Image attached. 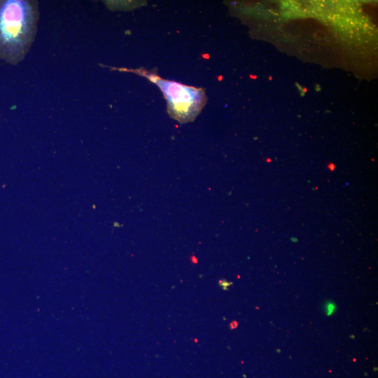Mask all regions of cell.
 Here are the masks:
<instances>
[{
    "label": "cell",
    "instance_id": "obj_1",
    "mask_svg": "<svg viewBox=\"0 0 378 378\" xmlns=\"http://www.w3.org/2000/svg\"><path fill=\"white\" fill-rule=\"evenodd\" d=\"M38 1L0 0V59L16 66L34 43L39 20Z\"/></svg>",
    "mask_w": 378,
    "mask_h": 378
},
{
    "label": "cell",
    "instance_id": "obj_2",
    "mask_svg": "<svg viewBox=\"0 0 378 378\" xmlns=\"http://www.w3.org/2000/svg\"><path fill=\"white\" fill-rule=\"evenodd\" d=\"M144 75L156 83L164 94L171 115L181 122L192 120L205 102V95L200 88L187 86L175 81L160 78L155 75L136 69H114Z\"/></svg>",
    "mask_w": 378,
    "mask_h": 378
},
{
    "label": "cell",
    "instance_id": "obj_3",
    "mask_svg": "<svg viewBox=\"0 0 378 378\" xmlns=\"http://www.w3.org/2000/svg\"><path fill=\"white\" fill-rule=\"evenodd\" d=\"M337 309L335 303L332 301H326L323 304V310L327 316H331Z\"/></svg>",
    "mask_w": 378,
    "mask_h": 378
},
{
    "label": "cell",
    "instance_id": "obj_4",
    "mask_svg": "<svg viewBox=\"0 0 378 378\" xmlns=\"http://www.w3.org/2000/svg\"><path fill=\"white\" fill-rule=\"evenodd\" d=\"M219 284L224 290H227L230 284L225 281H219Z\"/></svg>",
    "mask_w": 378,
    "mask_h": 378
},
{
    "label": "cell",
    "instance_id": "obj_5",
    "mask_svg": "<svg viewBox=\"0 0 378 378\" xmlns=\"http://www.w3.org/2000/svg\"><path fill=\"white\" fill-rule=\"evenodd\" d=\"M237 323L236 321H233L230 325V327L231 328V329L235 328H237Z\"/></svg>",
    "mask_w": 378,
    "mask_h": 378
}]
</instances>
